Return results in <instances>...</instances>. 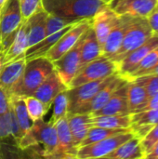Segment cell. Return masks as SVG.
<instances>
[{
    "label": "cell",
    "mask_w": 158,
    "mask_h": 159,
    "mask_svg": "<svg viewBox=\"0 0 158 159\" xmlns=\"http://www.w3.org/2000/svg\"><path fill=\"white\" fill-rule=\"evenodd\" d=\"M18 147L25 153L31 152V157L56 158L58 138L55 125L37 120L17 143Z\"/></svg>",
    "instance_id": "cell-1"
},
{
    "label": "cell",
    "mask_w": 158,
    "mask_h": 159,
    "mask_svg": "<svg viewBox=\"0 0 158 159\" xmlns=\"http://www.w3.org/2000/svg\"><path fill=\"white\" fill-rule=\"evenodd\" d=\"M110 0H43L44 9L49 13L72 21L92 17Z\"/></svg>",
    "instance_id": "cell-2"
},
{
    "label": "cell",
    "mask_w": 158,
    "mask_h": 159,
    "mask_svg": "<svg viewBox=\"0 0 158 159\" xmlns=\"http://www.w3.org/2000/svg\"><path fill=\"white\" fill-rule=\"evenodd\" d=\"M53 62L46 57H38L26 61L20 80L10 89L8 95L27 97L32 96L40 84L54 71Z\"/></svg>",
    "instance_id": "cell-3"
},
{
    "label": "cell",
    "mask_w": 158,
    "mask_h": 159,
    "mask_svg": "<svg viewBox=\"0 0 158 159\" xmlns=\"http://www.w3.org/2000/svg\"><path fill=\"white\" fill-rule=\"evenodd\" d=\"M154 33L149 25L147 18L136 17L133 23L127 31L119 49L111 59L118 63L125 56L143 44Z\"/></svg>",
    "instance_id": "cell-4"
},
{
    "label": "cell",
    "mask_w": 158,
    "mask_h": 159,
    "mask_svg": "<svg viewBox=\"0 0 158 159\" xmlns=\"http://www.w3.org/2000/svg\"><path fill=\"white\" fill-rule=\"evenodd\" d=\"M118 72V65L115 61L106 56H100L85 65L74 77L70 83V88L82 85L84 83L108 77Z\"/></svg>",
    "instance_id": "cell-5"
},
{
    "label": "cell",
    "mask_w": 158,
    "mask_h": 159,
    "mask_svg": "<svg viewBox=\"0 0 158 159\" xmlns=\"http://www.w3.org/2000/svg\"><path fill=\"white\" fill-rule=\"evenodd\" d=\"M91 26V19H85L74 23L67 32H65L61 38L53 45V47L47 52L46 58L51 62L56 61L79 41L85 32Z\"/></svg>",
    "instance_id": "cell-6"
},
{
    "label": "cell",
    "mask_w": 158,
    "mask_h": 159,
    "mask_svg": "<svg viewBox=\"0 0 158 159\" xmlns=\"http://www.w3.org/2000/svg\"><path fill=\"white\" fill-rule=\"evenodd\" d=\"M134 134L129 130L122 133H118L103 139L102 141L80 146L77 149V159H94L104 158L107 155L116 149L119 145L130 139Z\"/></svg>",
    "instance_id": "cell-7"
},
{
    "label": "cell",
    "mask_w": 158,
    "mask_h": 159,
    "mask_svg": "<svg viewBox=\"0 0 158 159\" xmlns=\"http://www.w3.org/2000/svg\"><path fill=\"white\" fill-rule=\"evenodd\" d=\"M108 78L109 76L68 89L67 95L69 99V106L67 115L76 114L81 107L87 104L94 97Z\"/></svg>",
    "instance_id": "cell-8"
},
{
    "label": "cell",
    "mask_w": 158,
    "mask_h": 159,
    "mask_svg": "<svg viewBox=\"0 0 158 159\" xmlns=\"http://www.w3.org/2000/svg\"><path fill=\"white\" fill-rule=\"evenodd\" d=\"M128 78L122 76L118 72L110 75L105 84L99 89L94 97L83 107H81L76 114H92L102 108L114 92L126 81Z\"/></svg>",
    "instance_id": "cell-9"
},
{
    "label": "cell",
    "mask_w": 158,
    "mask_h": 159,
    "mask_svg": "<svg viewBox=\"0 0 158 159\" xmlns=\"http://www.w3.org/2000/svg\"><path fill=\"white\" fill-rule=\"evenodd\" d=\"M80 41L81 38L73 48L53 62L55 71L67 88L80 70Z\"/></svg>",
    "instance_id": "cell-10"
},
{
    "label": "cell",
    "mask_w": 158,
    "mask_h": 159,
    "mask_svg": "<svg viewBox=\"0 0 158 159\" xmlns=\"http://www.w3.org/2000/svg\"><path fill=\"white\" fill-rule=\"evenodd\" d=\"M156 47H158V35L154 34L143 44L133 49L117 63L118 73L129 79V76L138 67L144 57Z\"/></svg>",
    "instance_id": "cell-11"
},
{
    "label": "cell",
    "mask_w": 158,
    "mask_h": 159,
    "mask_svg": "<svg viewBox=\"0 0 158 159\" xmlns=\"http://www.w3.org/2000/svg\"><path fill=\"white\" fill-rule=\"evenodd\" d=\"M22 18L20 13V0H7L0 10L1 41L17 33Z\"/></svg>",
    "instance_id": "cell-12"
},
{
    "label": "cell",
    "mask_w": 158,
    "mask_h": 159,
    "mask_svg": "<svg viewBox=\"0 0 158 159\" xmlns=\"http://www.w3.org/2000/svg\"><path fill=\"white\" fill-rule=\"evenodd\" d=\"M156 2L157 0H110L108 6L118 16L147 18L156 7Z\"/></svg>",
    "instance_id": "cell-13"
},
{
    "label": "cell",
    "mask_w": 158,
    "mask_h": 159,
    "mask_svg": "<svg viewBox=\"0 0 158 159\" xmlns=\"http://www.w3.org/2000/svg\"><path fill=\"white\" fill-rule=\"evenodd\" d=\"M136 17L129 16V15H122L119 16V20L117 23L114 26L110 34H108L102 48V55L106 56L108 58H112L114 54L119 49L123 38L130 27V25L133 23Z\"/></svg>",
    "instance_id": "cell-14"
},
{
    "label": "cell",
    "mask_w": 158,
    "mask_h": 159,
    "mask_svg": "<svg viewBox=\"0 0 158 159\" xmlns=\"http://www.w3.org/2000/svg\"><path fill=\"white\" fill-rule=\"evenodd\" d=\"M66 89H68V88L63 84L59 75L54 70L40 84V86L34 90L32 96L41 101L45 104L47 109L49 110L53 104L56 96Z\"/></svg>",
    "instance_id": "cell-15"
},
{
    "label": "cell",
    "mask_w": 158,
    "mask_h": 159,
    "mask_svg": "<svg viewBox=\"0 0 158 159\" xmlns=\"http://www.w3.org/2000/svg\"><path fill=\"white\" fill-rule=\"evenodd\" d=\"M118 20L119 16L115 13L108 5L101 8L92 17L91 27L102 48L108 34H110L114 26L117 23Z\"/></svg>",
    "instance_id": "cell-16"
},
{
    "label": "cell",
    "mask_w": 158,
    "mask_h": 159,
    "mask_svg": "<svg viewBox=\"0 0 158 159\" xmlns=\"http://www.w3.org/2000/svg\"><path fill=\"white\" fill-rule=\"evenodd\" d=\"M128 84L126 80L112 95L106 104L100 110L89 114L90 116H111V115H128L129 114L128 103Z\"/></svg>",
    "instance_id": "cell-17"
},
{
    "label": "cell",
    "mask_w": 158,
    "mask_h": 159,
    "mask_svg": "<svg viewBox=\"0 0 158 159\" xmlns=\"http://www.w3.org/2000/svg\"><path fill=\"white\" fill-rule=\"evenodd\" d=\"M58 138V152L56 158H76L77 148L74 144L67 116L60 119L56 124Z\"/></svg>",
    "instance_id": "cell-18"
},
{
    "label": "cell",
    "mask_w": 158,
    "mask_h": 159,
    "mask_svg": "<svg viewBox=\"0 0 158 159\" xmlns=\"http://www.w3.org/2000/svg\"><path fill=\"white\" fill-rule=\"evenodd\" d=\"M157 124L158 109H149L131 114L130 131L140 140L143 139Z\"/></svg>",
    "instance_id": "cell-19"
},
{
    "label": "cell",
    "mask_w": 158,
    "mask_h": 159,
    "mask_svg": "<svg viewBox=\"0 0 158 159\" xmlns=\"http://www.w3.org/2000/svg\"><path fill=\"white\" fill-rule=\"evenodd\" d=\"M102 55V46L100 45L94 31L90 26L82 35L80 41V70L88 62Z\"/></svg>",
    "instance_id": "cell-20"
},
{
    "label": "cell",
    "mask_w": 158,
    "mask_h": 159,
    "mask_svg": "<svg viewBox=\"0 0 158 159\" xmlns=\"http://www.w3.org/2000/svg\"><path fill=\"white\" fill-rule=\"evenodd\" d=\"M28 48V34H27V20H22L14 40L7 49L3 53L4 64H7L15 60L25 57V52Z\"/></svg>",
    "instance_id": "cell-21"
},
{
    "label": "cell",
    "mask_w": 158,
    "mask_h": 159,
    "mask_svg": "<svg viewBox=\"0 0 158 159\" xmlns=\"http://www.w3.org/2000/svg\"><path fill=\"white\" fill-rule=\"evenodd\" d=\"M26 65L25 57L5 64L0 72V88L9 93L10 89L20 80Z\"/></svg>",
    "instance_id": "cell-22"
},
{
    "label": "cell",
    "mask_w": 158,
    "mask_h": 159,
    "mask_svg": "<svg viewBox=\"0 0 158 159\" xmlns=\"http://www.w3.org/2000/svg\"><path fill=\"white\" fill-rule=\"evenodd\" d=\"M48 13L42 9L27 20L28 48H31L46 37V24Z\"/></svg>",
    "instance_id": "cell-23"
},
{
    "label": "cell",
    "mask_w": 158,
    "mask_h": 159,
    "mask_svg": "<svg viewBox=\"0 0 158 159\" xmlns=\"http://www.w3.org/2000/svg\"><path fill=\"white\" fill-rule=\"evenodd\" d=\"M149 101V96L144 87L136 79H129L128 103L129 114H135L143 110Z\"/></svg>",
    "instance_id": "cell-24"
},
{
    "label": "cell",
    "mask_w": 158,
    "mask_h": 159,
    "mask_svg": "<svg viewBox=\"0 0 158 159\" xmlns=\"http://www.w3.org/2000/svg\"><path fill=\"white\" fill-rule=\"evenodd\" d=\"M69 128L72 133L74 146L78 149L82 142L86 138L88 131L90 128L89 114H73L67 115Z\"/></svg>",
    "instance_id": "cell-25"
},
{
    "label": "cell",
    "mask_w": 158,
    "mask_h": 159,
    "mask_svg": "<svg viewBox=\"0 0 158 159\" xmlns=\"http://www.w3.org/2000/svg\"><path fill=\"white\" fill-rule=\"evenodd\" d=\"M107 159H141L145 158L141 146V140L136 136H132L127 140L116 149L107 155Z\"/></svg>",
    "instance_id": "cell-26"
},
{
    "label": "cell",
    "mask_w": 158,
    "mask_h": 159,
    "mask_svg": "<svg viewBox=\"0 0 158 159\" xmlns=\"http://www.w3.org/2000/svg\"><path fill=\"white\" fill-rule=\"evenodd\" d=\"M76 22H74V23H76ZM74 23L67 25L66 27L62 28L61 30H60V31H58V32H56V33H54V34H52L50 35L46 36L44 39H42L40 42H38L34 46H33L31 48H28L26 52H25V60L29 61V60H32V59H34V58H38V57H45L47 52L53 47V45Z\"/></svg>",
    "instance_id": "cell-27"
},
{
    "label": "cell",
    "mask_w": 158,
    "mask_h": 159,
    "mask_svg": "<svg viewBox=\"0 0 158 159\" xmlns=\"http://www.w3.org/2000/svg\"><path fill=\"white\" fill-rule=\"evenodd\" d=\"M131 114L128 115H111L90 116V127H102L106 129H130Z\"/></svg>",
    "instance_id": "cell-28"
},
{
    "label": "cell",
    "mask_w": 158,
    "mask_h": 159,
    "mask_svg": "<svg viewBox=\"0 0 158 159\" xmlns=\"http://www.w3.org/2000/svg\"><path fill=\"white\" fill-rule=\"evenodd\" d=\"M10 107L16 116V119L21 130L23 131V133L27 132L33 125V122L31 121L28 116L24 97L10 96Z\"/></svg>",
    "instance_id": "cell-29"
},
{
    "label": "cell",
    "mask_w": 158,
    "mask_h": 159,
    "mask_svg": "<svg viewBox=\"0 0 158 159\" xmlns=\"http://www.w3.org/2000/svg\"><path fill=\"white\" fill-rule=\"evenodd\" d=\"M130 129H106V128H102V127H90L86 138L82 142L80 146L83 145H88L99 141H102L103 139H106L108 137H111L113 135L129 131ZM79 146V147H80Z\"/></svg>",
    "instance_id": "cell-30"
},
{
    "label": "cell",
    "mask_w": 158,
    "mask_h": 159,
    "mask_svg": "<svg viewBox=\"0 0 158 159\" xmlns=\"http://www.w3.org/2000/svg\"><path fill=\"white\" fill-rule=\"evenodd\" d=\"M69 99L67 95V89L59 93L53 102V114L48 121L49 123L55 125L60 119L66 117L68 114Z\"/></svg>",
    "instance_id": "cell-31"
},
{
    "label": "cell",
    "mask_w": 158,
    "mask_h": 159,
    "mask_svg": "<svg viewBox=\"0 0 158 159\" xmlns=\"http://www.w3.org/2000/svg\"><path fill=\"white\" fill-rule=\"evenodd\" d=\"M24 101H25L28 116L33 123H34L37 120L43 119V117L48 112L45 104L34 96L24 97Z\"/></svg>",
    "instance_id": "cell-32"
},
{
    "label": "cell",
    "mask_w": 158,
    "mask_h": 159,
    "mask_svg": "<svg viewBox=\"0 0 158 159\" xmlns=\"http://www.w3.org/2000/svg\"><path fill=\"white\" fill-rule=\"evenodd\" d=\"M158 62V47L152 49L141 61V63L138 65V67L133 71V73L129 76V79H132L135 77H138L140 75H142L145 74L150 68H152L154 65H156Z\"/></svg>",
    "instance_id": "cell-33"
},
{
    "label": "cell",
    "mask_w": 158,
    "mask_h": 159,
    "mask_svg": "<svg viewBox=\"0 0 158 159\" xmlns=\"http://www.w3.org/2000/svg\"><path fill=\"white\" fill-rule=\"evenodd\" d=\"M74 22H76V21H72L67 19L48 13L47 18V24H46V36L50 35V34L61 30L62 28L66 27L67 25L74 23Z\"/></svg>",
    "instance_id": "cell-34"
},
{
    "label": "cell",
    "mask_w": 158,
    "mask_h": 159,
    "mask_svg": "<svg viewBox=\"0 0 158 159\" xmlns=\"http://www.w3.org/2000/svg\"><path fill=\"white\" fill-rule=\"evenodd\" d=\"M22 20H29L34 14L44 9L43 0H20Z\"/></svg>",
    "instance_id": "cell-35"
},
{
    "label": "cell",
    "mask_w": 158,
    "mask_h": 159,
    "mask_svg": "<svg viewBox=\"0 0 158 159\" xmlns=\"http://www.w3.org/2000/svg\"><path fill=\"white\" fill-rule=\"evenodd\" d=\"M132 79H136L144 87V89L148 93L149 98L158 92V75H154V74L143 75Z\"/></svg>",
    "instance_id": "cell-36"
},
{
    "label": "cell",
    "mask_w": 158,
    "mask_h": 159,
    "mask_svg": "<svg viewBox=\"0 0 158 159\" xmlns=\"http://www.w3.org/2000/svg\"><path fill=\"white\" fill-rule=\"evenodd\" d=\"M158 142V124L156 126H155L151 131L143 138L141 140V146L142 149L143 151L144 157H146V156L151 152V150L153 149V147L156 145V143Z\"/></svg>",
    "instance_id": "cell-37"
},
{
    "label": "cell",
    "mask_w": 158,
    "mask_h": 159,
    "mask_svg": "<svg viewBox=\"0 0 158 159\" xmlns=\"http://www.w3.org/2000/svg\"><path fill=\"white\" fill-rule=\"evenodd\" d=\"M10 137H12V136H11L10 121H9V110H8L6 114L0 116V140L7 139Z\"/></svg>",
    "instance_id": "cell-38"
},
{
    "label": "cell",
    "mask_w": 158,
    "mask_h": 159,
    "mask_svg": "<svg viewBox=\"0 0 158 159\" xmlns=\"http://www.w3.org/2000/svg\"><path fill=\"white\" fill-rule=\"evenodd\" d=\"M10 108V97L6 90L0 88V116L6 114Z\"/></svg>",
    "instance_id": "cell-39"
},
{
    "label": "cell",
    "mask_w": 158,
    "mask_h": 159,
    "mask_svg": "<svg viewBox=\"0 0 158 159\" xmlns=\"http://www.w3.org/2000/svg\"><path fill=\"white\" fill-rule=\"evenodd\" d=\"M147 20L149 22V25H150L153 33L158 35V8L156 7L147 16Z\"/></svg>",
    "instance_id": "cell-40"
},
{
    "label": "cell",
    "mask_w": 158,
    "mask_h": 159,
    "mask_svg": "<svg viewBox=\"0 0 158 159\" xmlns=\"http://www.w3.org/2000/svg\"><path fill=\"white\" fill-rule=\"evenodd\" d=\"M149 109H158V92L149 98V101L142 111Z\"/></svg>",
    "instance_id": "cell-41"
},
{
    "label": "cell",
    "mask_w": 158,
    "mask_h": 159,
    "mask_svg": "<svg viewBox=\"0 0 158 159\" xmlns=\"http://www.w3.org/2000/svg\"><path fill=\"white\" fill-rule=\"evenodd\" d=\"M145 158L147 159H158V142L156 143V145L153 147L151 152L146 156Z\"/></svg>",
    "instance_id": "cell-42"
},
{
    "label": "cell",
    "mask_w": 158,
    "mask_h": 159,
    "mask_svg": "<svg viewBox=\"0 0 158 159\" xmlns=\"http://www.w3.org/2000/svg\"><path fill=\"white\" fill-rule=\"evenodd\" d=\"M149 74H154V75H158V62L156 64V65H154L152 68H150L145 74H143V75H149Z\"/></svg>",
    "instance_id": "cell-43"
},
{
    "label": "cell",
    "mask_w": 158,
    "mask_h": 159,
    "mask_svg": "<svg viewBox=\"0 0 158 159\" xmlns=\"http://www.w3.org/2000/svg\"><path fill=\"white\" fill-rule=\"evenodd\" d=\"M2 56H3V55H0V72H1V70H2V68H3V66L5 65V64H4V61H3Z\"/></svg>",
    "instance_id": "cell-44"
},
{
    "label": "cell",
    "mask_w": 158,
    "mask_h": 159,
    "mask_svg": "<svg viewBox=\"0 0 158 159\" xmlns=\"http://www.w3.org/2000/svg\"><path fill=\"white\" fill-rule=\"evenodd\" d=\"M7 0H0V10H1V8L5 6V4L7 3Z\"/></svg>",
    "instance_id": "cell-45"
},
{
    "label": "cell",
    "mask_w": 158,
    "mask_h": 159,
    "mask_svg": "<svg viewBox=\"0 0 158 159\" xmlns=\"http://www.w3.org/2000/svg\"><path fill=\"white\" fill-rule=\"evenodd\" d=\"M0 55H3V49H2V46H1V43H0Z\"/></svg>",
    "instance_id": "cell-46"
},
{
    "label": "cell",
    "mask_w": 158,
    "mask_h": 159,
    "mask_svg": "<svg viewBox=\"0 0 158 159\" xmlns=\"http://www.w3.org/2000/svg\"><path fill=\"white\" fill-rule=\"evenodd\" d=\"M0 159H3V156H2V153H1V144H0Z\"/></svg>",
    "instance_id": "cell-47"
},
{
    "label": "cell",
    "mask_w": 158,
    "mask_h": 159,
    "mask_svg": "<svg viewBox=\"0 0 158 159\" xmlns=\"http://www.w3.org/2000/svg\"><path fill=\"white\" fill-rule=\"evenodd\" d=\"M0 43H1V30H0Z\"/></svg>",
    "instance_id": "cell-48"
},
{
    "label": "cell",
    "mask_w": 158,
    "mask_h": 159,
    "mask_svg": "<svg viewBox=\"0 0 158 159\" xmlns=\"http://www.w3.org/2000/svg\"><path fill=\"white\" fill-rule=\"evenodd\" d=\"M156 7L158 8V0H157V2H156Z\"/></svg>",
    "instance_id": "cell-49"
}]
</instances>
